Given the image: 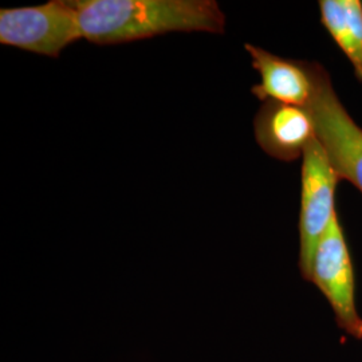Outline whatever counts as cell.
Listing matches in <instances>:
<instances>
[{"label": "cell", "instance_id": "obj_1", "mask_svg": "<svg viewBox=\"0 0 362 362\" xmlns=\"http://www.w3.org/2000/svg\"><path fill=\"white\" fill-rule=\"evenodd\" d=\"M82 38L118 45L169 33L223 34L226 15L215 0H74Z\"/></svg>", "mask_w": 362, "mask_h": 362}, {"label": "cell", "instance_id": "obj_2", "mask_svg": "<svg viewBox=\"0 0 362 362\" xmlns=\"http://www.w3.org/2000/svg\"><path fill=\"white\" fill-rule=\"evenodd\" d=\"M309 70L313 93L306 109L315 136L324 145L338 179L350 181L362 192V129L341 104L324 67L309 62Z\"/></svg>", "mask_w": 362, "mask_h": 362}, {"label": "cell", "instance_id": "obj_3", "mask_svg": "<svg viewBox=\"0 0 362 362\" xmlns=\"http://www.w3.org/2000/svg\"><path fill=\"white\" fill-rule=\"evenodd\" d=\"M79 39L83 38L74 0L0 10V43L4 46L58 58Z\"/></svg>", "mask_w": 362, "mask_h": 362}, {"label": "cell", "instance_id": "obj_4", "mask_svg": "<svg viewBox=\"0 0 362 362\" xmlns=\"http://www.w3.org/2000/svg\"><path fill=\"white\" fill-rule=\"evenodd\" d=\"M302 158L299 269L303 278L310 281L315 250L337 215L334 194L339 179L317 136L305 149Z\"/></svg>", "mask_w": 362, "mask_h": 362}, {"label": "cell", "instance_id": "obj_5", "mask_svg": "<svg viewBox=\"0 0 362 362\" xmlns=\"http://www.w3.org/2000/svg\"><path fill=\"white\" fill-rule=\"evenodd\" d=\"M310 282L329 300L338 326L353 338L362 339V318L354 298L353 264L338 215L332 220L315 250Z\"/></svg>", "mask_w": 362, "mask_h": 362}, {"label": "cell", "instance_id": "obj_6", "mask_svg": "<svg viewBox=\"0 0 362 362\" xmlns=\"http://www.w3.org/2000/svg\"><path fill=\"white\" fill-rule=\"evenodd\" d=\"M255 139L272 157L293 161L302 157L315 137V128L306 107L266 101L254 119Z\"/></svg>", "mask_w": 362, "mask_h": 362}, {"label": "cell", "instance_id": "obj_7", "mask_svg": "<svg viewBox=\"0 0 362 362\" xmlns=\"http://www.w3.org/2000/svg\"><path fill=\"white\" fill-rule=\"evenodd\" d=\"M252 67L260 76V82L252 86V94L262 103L274 101L281 104L306 107L313 93L309 62L286 59L262 47L246 43Z\"/></svg>", "mask_w": 362, "mask_h": 362}, {"label": "cell", "instance_id": "obj_8", "mask_svg": "<svg viewBox=\"0 0 362 362\" xmlns=\"http://www.w3.org/2000/svg\"><path fill=\"white\" fill-rule=\"evenodd\" d=\"M320 8H321V19L326 30L336 40L339 49L345 52L349 61H351L353 47H351L349 25H348L344 0H321Z\"/></svg>", "mask_w": 362, "mask_h": 362}, {"label": "cell", "instance_id": "obj_9", "mask_svg": "<svg viewBox=\"0 0 362 362\" xmlns=\"http://www.w3.org/2000/svg\"><path fill=\"white\" fill-rule=\"evenodd\" d=\"M344 3L353 47V58L350 62L354 67L356 76L362 81V1L344 0Z\"/></svg>", "mask_w": 362, "mask_h": 362}]
</instances>
